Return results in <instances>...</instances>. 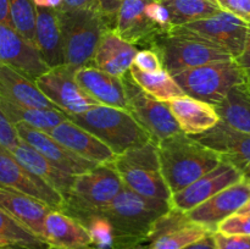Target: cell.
Masks as SVG:
<instances>
[{"label": "cell", "instance_id": "6da1fadb", "mask_svg": "<svg viewBox=\"0 0 250 249\" xmlns=\"http://www.w3.org/2000/svg\"><path fill=\"white\" fill-rule=\"evenodd\" d=\"M156 146L161 173L171 195L216 167L222 160L216 151L185 133L161 139Z\"/></svg>", "mask_w": 250, "mask_h": 249}, {"label": "cell", "instance_id": "7a4b0ae2", "mask_svg": "<svg viewBox=\"0 0 250 249\" xmlns=\"http://www.w3.org/2000/svg\"><path fill=\"white\" fill-rule=\"evenodd\" d=\"M170 209V202L142 197L124 187L106 207L97 212L111 224L114 249H125L146 233L154 222Z\"/></svg>", "mask_w": 250, "mask_h": 249}, {"label": "cell", "instance_id": "3957f363", "mask_svg": "<svg viewBox=\"0 0 250 249\" xmlns=\"http://www.w3.org/2000/svg\"><path fill=\"white\" fill-rule=\"evenodd\" d=\"M65 116L94 134L116 155L153 141L150 134L126 110L97 105L82 114Z\"/></svg>", "mask_w": 250, "mask_h": 249}, {"label": "cell", "instance_id": "277c9868", "mask_svg": "<svg viewBox=\"0 0 250 249\" xmlns=\"http://www.w3.org/2000/svg\"><path fill=\"white\" fill-rule=\"evenodd\" d=\"M58 11V10H56ZM65 65L73 68L93 66L100 37L107 29L99 12L92 6L58 11Z\"/></svg>", "mask_w": 250, "mask_h": 249}, {"label": "cell", "instance_id": "5b68a950", "mask_svg": "<svg viewBox=\"0 0 250 249\" xmlns=\"http://www.w3.org/2000/svg\"><path fill=\"white\" fill-rule=\"evenodd\" d=\"M110 165L128 189L142 197L170 202L171 192L161 173L156 142L124 151Z\"/></svg>", "mask_w": 250, "mask_h": 249}, {"label": "cell", "instance_id": "8992f818", "mask_svg": "<svg viewBox=\"0 0 250 249\" xmlns=\"http://www.w3.org/2000/svg\"><path fill=\"white\" fill-rule=\"evenodd\" d=\"M186 95L208 104H220L234 87L246 84L247 73L232 60L217 61L173 76Z\"/></svg>", "mask_w": 250, "mask_h": 249}, {"label": "cell", "instance_id": "52a82bcc", "mask_svg": "<svg viewBox=\"0 0 250 249\" xmlns=\"http://www.w3.org/2000/svg\"><path fill=\"white\" fill-rule=\"evenodd\" d=\"M124 187L119 173L111 165H97L75 176L61 211L78 220L106 207Z\"/></svg>", "mask_w": 250, "mask_h": 249}, {"label": "cell", "instance_id": "ba28073f", "mask_svg": "<svg viewBox=\"0 0 250 249\" xmlns=\"http://www.w3.org/2000/svg\"><path fill=\"white\" fill-rule=\"evenodd\" d=\"M171 28L167 11L158 0H125L112 29L138 49H149L156 36L170 32Z\"/></svg>", "mask_w": 250, "mask_h": 249}, {"label": "cell", "instance_id": "9c48e42d", "mask_svg": "<svg viewBox=\"0 0 250 249\" xmlns=\"http://www.w3.org/2000/svg\"><path fill=\"white\" fill-rule=\"evenodd\" d=\"M149 49H154L159 54L163 67L172 77L189 68L233 59L212 44L170 32L156 36Z\"/></svg>", "mask_w": 250, "mask_h": 249}, {"label": "cell", "instance_id": "30bf717a", "mask_svg": "<svg viewBox=\"0 0 250 249\" xmlns=\"http://www.w3.org/2000/svg\"><path fill=\"white\" fill-rule=\"evenodd\" d=\"M248 22L229 12L219 11L207 19L198 20L183 26L172 27L170 33L204 41L217 46L236 59L244 48Z\"/></svg>", "mask_w": 250, "mask_h": 249}, {"label": "cell", "instance_id": "8fae6325", "mask_svg": "<svg viewBox=\"0 0 250 249\" xmlns=\"http://www.w3.org/2000/svg\"><path fill=\"white\" fill-rule=\"evenodd\" d=\"M209 233L212 232L189 221L185 212L171 208L154 222L146 233L125 249H183Z\"/></svg>", "mask_w": 250, "mask_h": 249}, {"label": "cell", "instance_id": "7c38bea8", "mask_svg": "<svg viewBox=\"0 0 250 249\" xmlns=\"http://www.w3.org/2000/svg\"><path fill=\"white\" fill-rule=\"evenodd\" d=\"M128 112L150 134L154 142L182 133L167 103H161L144 93L132 80L129 71L122 76Z\"/></svg>", "mask_w": 250, "mask_h": 249}, {"label": "cell", "instance_id": "4fadbf2b", "mask_svg": "<svg viewBox=\"0 0 250 249\" xmlns=\"http://www.w3.org/2000/svg\"><path fill=\"white\" fill-rule=\"evenodd\" d=\"M75 72L76 68L63 63L49 68L34 81L38 89L63 115L82 114L100 105L78 84Z\"/></svg>", "mask_w": 250, "mask_h": 249}, {"label": "cell", "instance_id": "5bb4252c", "mask_svg": "<svg viewBox=\"0 0 250 249\" xmlns=\"http://www.w3.org/2000/svg\"><path fill=\"white\" fill-rule=\"evenodd\" d=\"M242 178H244L243 173L236 166L229 164V161L221 160L216 167L210 170L180 192L171 195L170 205L172 209L186 214L220 190L241 181Z\"/></svg>", "mask_w": 250, "mask_h": 249}, {"label": "cell", "instance_id": "9a60e30c", "mask_svg": "<svg viewBox=\"0 0 250 249\" xmlns=\"http://www.w3.org/2000/svg\"><path fill=\"white\" fill-rule=\"evenodd\" d=\"M250 198V181L246 177L220 190L194 209L186 212L189 221L216 232L217 225L236 214Z\"/></svg>", "mask_w": 250, "mask_h": 249}, {"label": "cell", "instance_id": "2e32d148", "mask_svg": "<svg viewBox=\"0 0 250 249\" xmlns=\"http://www.w3.org/2000/svg\"><path fill=\"white\" fill-rule=\"evenodd\" d=\"M192 138L216 151L222 160L236 166L250 181V134L238 131L220 120L209 131L192 136Z\"/></svg>", "mask_w": 250, "mask_h": 249}, {"label": "cell", "instance_id": "e0dca14e", "mask_svg": "<svg viewBox=\"0 0 250 249\" xmlns=\"http://www.w3.org/2000/svg\"><path fill=\"white\" fill-rule=\"evenodd\" d=\"M0 186L28 194L45 203L51 209L61 210L62 195L49 187L43 180L37 177L16 160L11 151L0 145Z\"/></svg>", "mask_w": 250, "mask_h": 249}, {"label": "cell", "instance_id": "ac0fdd59", "mask_svg": "<svg viewBox=\"0 0 250 249\" xmlns=\"http://www.w3.org/2000/svg\"><path fill=\"white\" fill-rule=\"evenodd\" d=\"M16 133L21 141L36 149L53 165L72 176H78L95 167L94 163L81 158L77 154L68 150L46 132L37 129L27 124H14Z\"/></svg>", "mask_w": 250, "mask_h": 249}, {"label": "cell", "instance_id": "d6986e66", "mask_svg": "<svg viewBox=\"0 0 250 249\" xmlns=\"http://www.w3.org/2000/svg\"><path fill=\"white\" fill-rule=\"evenodd\" d=\"M0 63L36 81L49 70L38 49L22 38L11 26L0 22Z\"/></svg>", "mask_w": 250, "mask_h": 249}, {"label": "cell", "instance_id": "ffe728a7", "mask_svg": "<svg viewBox=\"0 0 250 249\" xmlns=\"http://www.w3.org/2000/svg\"><path fill=\"white\" fill-rule=\"evenodd\" d=\"M48 134L81 158L95 165H110L116 154L99 138L66 117Z\"/></svg>", "mask_w": 250, "mask_h": 249}, {"label": "cell", "instance_id": "44dd1931", "mask_svg": "<svg viewBox=\"0 0 250 249\" xmlns=\"http://www.w3.org/2000/svg\"><path fill=\"white\" fill-rule=\"evenodd\" d=\"M75 78L82 89L100 105L128 111L122 77L110 75L95 66H84L76 70Z\"/></svg>", "mask_w": 250, "mask_h": 249}, {"label": "cell", "instance_id": "7402d4cb", "mask_svg": "<svg viewBox=\"0 0 250 249\" xmlns=\"http://www.w3.org/2000/svg\"><path fill=\"white\" fill-rule=\"evenodd\" d=\"M43 242L59 249H87L92 247L89 232L82 222L61 210L51 209L43 224Z\"/></svg>", "mask_w": 250, "mask_h": 249}, {"label": "cell", "instance_id": "603a6c76", "mask_svg": "<svg viewBox=\"0 0 250 249\" xmlns=\"http://www.w3.org/2000/svg\"><path fill=\"white\" fill-rule=\"evenodd\" d=\"M0 210L10 215L39 239L43 238L44 219L51 210L45 203L19 190L0 186Z\"/></svg>", "mask_w": 250, "mask_h": 249}, {"label": "cell", "instance_id": "cb8c5ba5", "mask_svg": "<svg viewBox=\"0 0 250 249\" xmlns=\"http://www.w3.org/2000/svg\"><path fill=\"white\" fill-rule=\"evenodd\" d=\"M139 49L133 44L124 41L114 29H105L93 56V66L122 77L133 65V60Z\"/></svg>", "mask_w": 250, "mask_h": 249}, {"label": "cell", "instance_id": "d4e9b609", "mask_svg": "<svg viewBox=\"0 0 250 249\" xmlns=\"http://www.w3.org/2000/svg\"><path fill=\"white\" fill-rule=\"evenodd\" d=\"M167 105L182 133L187 136L204 133L220 121L215 106L188 95L176 98Z\"/></svg>", "mask_w": 250, "mask_h": 249}, {"label": "cell", "instance_id": "484cf974", "mask_svg": "<svg viewBox=\"0 0 250 249\" xmlns=\"http://www.w3.org/2000/svg\"><path fill=\"white\" fill-rule=\"evenodd\" d=\"M0 98L21 106L59 110L36 85L14 68L0 63Z\"/></svg>", "mask_w": 250, "mask_h": 249}, {"label": "cell", "instance_id": "4316f807", "mask_svg": "<svg viewBox=\"0 0 250 249\" xmlns=\"http://www.w3.org/2000/svg\"><path fill=\"white\" fill-rule=\"evenodd\" d=\"M10 151L24 168L43 180L49 187L55 189L65 199L70 192L75 176L68 175L56 167L48 159L44 158L41 153L23 141H20V143Z\"/></svg>", "mask_w": 250, "mask_h": 249}, {"label": "cell", "instance_id": "83f0119b", "mask_svg": "<svg viewBox=\"0 0 250 249\" xmlns=\"http://www.w3.org/2000/svg\"><path fill=\"white\" fill-rule=\"evenodd\" d=\"M36 43L49 68L65 63L60 23L55 9L36 6Z\"/></svg>", "mask_w": 250, "mask_h": 249}, {"label": "cell", "instance_id": "f1b7e54d", "mask_svg": "<svg viewBox=\"0 0 250 249\" xmlns=\"http://www.w3.org/2000/svg\"><path fill=\"white\" fill-rule=\"evenodd\" d=\"M129 75L144 93L158 102L168 103L176 98L186 95L175 78L165 68L156 72H144L132 65Z\"/></svg>", "mask_w": 250, "mask_h": 249}, {"label": "cell", "instance_id": "f546056e", "mask_svg": "<svg viewBox=\"0 0 250 249\" xmlns=\"http://www.w3.org/2000/svg\"><path fill=\"white\" fill-rule=\"evenodd\" d=\"M0 107L12 124H27L41 131L49 132L66 119L62 111L51 109H36L21 106L0 98Z\"/></svg>", "mask_w": 250, "mask_h": 249}, {"label": "cell", "instance_id": "4dcf8cb0", "mask_svg": "<svg viewBox=\"0 0 250 249\" xmlns=\"http://www.w3.org/2000/svg\"><path fill=\"white\" fill-rule=\"evenodd\" d=\"M220 120L250 134V95L246 84L234 87L220 104L215 105Z\"/></svg>", "mask_w": 250, "mask_h": 249}, {"label": "cell", "instance_id": "1f68e13d", "mask_svg": "<svg viewBox=\"0 0 250 249\" xmlns=\"http://www.w3.org/2000/svg\"><path fill=\"white\" fill-rule=\"evenodd\" d=\"M166 9L171 27L183 26L221 11L214 0H158Z\"/></svg>", "mask_w": 250, "mask_h": 249}, {"label": "cell", "instance_id": "d6a6232c", "mask_svg": "<svg viewBox=\"0 0 250 249\" xmlns=\"http://www.w3.org/2000/svg\"><path fill=\"white\" fill-rule=\"evenodd\" d=\"M0 243L21 249H45L49 247L2 210H0Z\"/></svg>", "mask_w": 250, "mask_h": 249}, {"label": "cell", "instance_id": "836d02e7", "mask_svg": "<svg viewBox=\"0 0 250 249\" xmlns=\"http://www.w3.org/2000/svg\"><path fill=\"white\" fill-rule=\"evenodd\" d=\"M9 15L12 28L37 48L36 5L33 0H9Z\"/></svg>", "mask_w": 250, "mask_h": 249}, {"label": "cell", "instance_id": "e575fe53", "mask_svg": "<svg viewBox=\"0 0 250 249\" xmlns=\"http://www.w3.org/2000/svg\"><path fill=\"white\" fill-rule=\"evenodd\" d=\"M89 232L94 249H114V229L103 215L94 212L78 219Z\"/></svg>", "mask_w": 250, "mask_h": 249}, {"label": "cell", "instance_id": "d590c367", "mask_svg": "<svg viewBox=\"0 0 250 249\" xmlns=\"http://www.w3.org/2000/svg\"><path fill=\"white\" fill-rule=\"evenodd\" d=\"M217 232L224 234L250 236V215L233 214L217 225Z\"/></svg>", "mask_w": 250, "mask_h": 249}, {"label": "cell", "instance_id": "8d00e7d4", "mask_svg": "<svg viewBox=\"0 0 250 249\" xmlns=\"http://www.w3.org/2000/svg\"><path fill=\"white\" fill-rule=\"evenodd\" d=\"M124 1L125 0H90L88 5L97 10L106 23L107 28L112 29L117 11Z\"/></svg>", "mask_w": 250, "mask_h": 249}, {"label": "cell", "instance_id": "74e56055", "mask_svg": "<svg viewBox=\"0 0 250 249\" xmlns=\"http://www.w3.org/2000/svg\"><path fill=\"white\" fill-rule=\"evenodd\" d=\"M133 66L144 72H156L163 70L160 56L154 49H143L138 50L133 60Z\"/></svg>", "mask_w": 250, "mask_h": 249}, {"label": "cell", "instance_id": "f35d334b", "mask_svg": "<svg viewBox=\"0 0 250 249\" xmlns=\"http://www.w3.org/2000/svg\"><path fill=\"white\" fill-rule=\"evenodd\" d=\"M215 249H250V236L214 232Z\"/></svg>", "mask_w": 250, "mask_h": 249}, {"label": "cell", "instance_id": "ab89813d", "mask_svg": "<svg viewBox=\"0 0 250 249\" xmlns=\"http://www.w3.org/2000/svg\"><path fill=\"white\" fill-rule=\"evenodd\" d=\"M20 141L21 139L17 136L15 126L10 122L0 107V145L7 150H11L20 143Z\"/></svg>", "mask_w": 250, "mask_h": 249}, {"label": "cell", "instance_id": "60d3db41", "mask_svg": "<svg viewBox=\"0 0 250 249\" xmlns=\"http://www.w3.org/2000/svg\"><path fill=\"white\" fill-rule=\"evenodd\" d=\"M220 9L250 22V0H216Z\"/></svg>", "mask_w": 250, "mask_h": 249}, {"label": "cell", "instance_id": "b9f144b4", "mask_svg": "<svg viewBox=\"0 0 250 249\" xmlns=\"http://www.w3.org/2000/svg\"><path fill=\"white\" fill-rule=\"evenodd\" d=\"M237 63L243 68L244 71H250V22L248 23V32H247V38L244 48L242 50L241 55L234 59Z\"/></svg>", "mask_w": 250, "mask_h": 249}, {"label": "cell", "instance_id": "7bdbcfd3", "mask_svg": "<svg viewBox=\"0 0 250 249\" xmlns=\"http://www.w3.org/2000/svg\"><path fill=\"white\" fill-rule=\"evenodd\" d=\"M183 249H215V241H214V232L205 236L204 238L199 239L195 243L189 244Z\"/></svg>", "mask_w": 250, "mask_h": 249}, {"label": "cell", "instance_id": "ee69618b", "mask_svg": "<svg viewBox=\"0 0 250 249\" xmlns=\"http://www.w3.org/2000/svg\"><path fill=\"white\" fill-rule=\"evenodd\" d=\"M90 0H62L60 6L58 7V11H71V10H77L81 7L88 6Z\"/></svg>", "mask_w": 250, "mask_h": 249}, {"label": "cell", "instance_id": "f6af8a7d", "mask_svg": "<svg viewBox=\"0 0 250 249\" xmlns=\"http://www.w3.org/2000/svg\"><path fill=\"white\" fill-rule=\"evenodd\" d=\"M0 22L11 26L9 15V0H0Z\"/></svg>", "mask_w": 250, "mask_h": 249}, {"label": "cell", "instance_id": "bcb514c9", "mask_svg": "<svg viewBox=\"0 0 250 249\" xmlns=\"http://www.w3.org/2000/svg\"><path fill=\"white\" fill-rule=\"evenodd\" d=\"M36 6L42 7H50V9H58L61 5L62 0H33Z\"/></svg>", "mask_w": 250, "mask_h": 249}, {"label": "cell", "instance_id": "7dc6e473", "mask_svg": "<svg viewBox=\"0 0 250 249\" xmlns=\"http://www.w3.org/2000/svg\"><path fill=\"white\" fill-rule=\"evenodd\" d=\"M237 214H243V215H250V198L247 200L246 204L237 211Z\"/></svg>", "mask_w": 250, "mask_h": 249}, {"label": "cell", "instance_id": "c3c4849f", "mask_svg": "<svg viewBox=\"0 0 250 249\" xmlns=\"http://www.w3.org/2000/svg\"><path fill=\"white\" fill-rule=\"evenodd\" d=\"M247 81H246V88L248 90L249 95H250V71H247Z\"/></svg>", "mask_w": 250, "mask_h": 249}, {"label": "cell", "instance_id": "681fc988", "mask_svg": "<svg viewBox=\"0 0 250 249\" xmlns=\"http://www.w3.org/2000/svg\"><path fill=\"white\" fill-rule=\"evenodd\" d=\"M0 249H21V248H17V247H0Z\"/></svg>", "mask_w": 250, "mask_h": 249}, {"label": "cell", "instance_id": "f907efd6", "mask_svg": "<svg viewBox=\"0 0 250 249\" xmlns=\"http://www.w3.org/2000/svg\"><path fill=\"white\" fill-rule=\"evenodd\" d=\"M45 249H59V248H55V247H48V248H45Z\"/></svg>", "mask_w": 250, "mask_h": 249}, {"label": "cell", "instance_id": "816d5d0a", "mask_svg": "<svg viewBox=\"0 0 250 249\" xmlns=\"http://www.w3.org/2000/svg\"><path fill=\"white\" fill-rule=\"evenodd\" d=\"M0 247H6V246H4V244H1V243H0Z\"/></svg>", "mask_w": 250, "mask_h": 249}, {"label": "cell", "instance_id": "f5cc1de1", "mask_svg": "<svg viewBox=\"0 0 250 249\" xmlns=\"http://www.w3.org/2000/svg\"><path fill=\"white\" fill-rule=\"evenodd\" d=\"M87 249H94V248H92V247H90V248H87Z\"/></svg>", "mask_w": 250, "mask_h": 249}, {"label": "cell", "instance_id": "db71d44e", "mask_svg": "<svg viewBox=\"0 0 250 249\" xmlns=\"http://www.w3.org/2000/svg\"><path fill=\"white\" fill-rule=\"evenodd\" d=\"M214 1H216V0H214Z\"/></svg>", "mask_w": 250, "mask_h": 249}]
</instances>
